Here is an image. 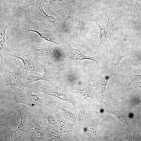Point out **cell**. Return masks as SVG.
<instances>
[{
	"instance_id": "1",
	"label": "cell",
	"mask_w": 141,
	"mask_h": 141,
	"mask_svg": "<svg viewBox=\"0 0 141 141\" xmlns=\"http://www.w3.org/2000/svg\"><path fill=\"white\" fill-rule=\"evenodd\" d=\"M68 47L67 53L62 55L61 59L67 66H80L82 60L89 59L94 61L97 64V68L99 69L102 68L107 62V58L103 53H100L93 56H87L82 54L80 49L73 48L70 44H68Z\"/></svg>"
},
{
	"instance_id": "2",
	"label": "cell",
	"mask_w": 141,
	"mask_h": 141,
	"mask_svg": "<svg viewBox=\"0 0 141 141\" xmlns=\"http://www.w3.org/2000/svg\"><path fill=\"white\" fill-rule=\"evenodd\" d=\"M20 67H16L7 60L3 69L4 73L0 74V88L13 86L25 90L22 80V77L25 72Z\"/></svg>"
},
{
	"instance_id": "3",
	"label": "cell",
	"mask_w": 141,
	"mask_h": 141,
	"mask_svg": "<svg viewBox=\"0 0 141 141\" xmlns=\"http://www.w3.org/2000/svg\"><path fill=\"white\" fill-rule=\"evenodd\" d=\"M47 42L39 44L32 48L31 53L39 56L43 63L51 66L54 63L61 60L63 55L55 44Z\"/></svg>"
},
{
	"instance_id": "4",
	"label": "cell",
	"mask_w": 141,
	"mask_h": 141,
	"mask_svg": "<svg viewBox=\"0 0 141 141\" xmlns=\"http://www.w3.org/2000/svg\"><path fill=\"white\" fill-rule=\"evenodd\" d=\"M33 90L20 96L6 97L7 99L13 101L14 103H22L28 105L34 110L35 113L39 116L42 113V109L47 104V96L43 98L39 97L38 95L33 93Z\"/></svg>"
},
{
	"instance_id": "5",
	"label": "cell",
	"mask_w": 141,
	"mask_h": 141,
	"mask_svg": "<svg viewBox=\"0 0 141 141\" xmlns=\"http://www.w3.org/2000/svg\"><path fill=\"white\" fill-rule=\"evenodd\" d=\"M28 131L27 141H46L39 116L29 111L27 122Z\"/></svg>"
},
{
	"instance_id": "6",
	"label": "cell",
	"mask_w": 141,
	"mask_h": 141,
	"mask_svg": "<svg viewBox=\"0 0 141 141\" xmlns=\"http://www.w3.org/2000/svg\"><path fill=\"white\" fill-rule=\"evenodd\" d=\"M21 120L17 128L9 131L7 133L8 141H27L28 131L27 122L29 111L27 107L19 109L18 111Z\"/></svg>"
},
{
	"instance_id": "7",
	"label": "cell",
	"mask_w": 141,
	"mask_h": 141,
	"mask_svg": "<svg viewBox=\"0 0 141 141\" xmlns=\"http://www.w3.org/2000/svg\"><path fill=\"white\" fill-rule=\"evenodd\" d=\"M39 65L43 68L44 74L42 76L39 77L34 75L32 71L26 70L22 77V80L25 88L29 84L41 80L46 81L51 84L54 83L55 72L51 67V66L39 62Z\"/></svg>"
},
{
	"instance_id": "8",
	"label": "cell",
	"mask_w": 141,
	"mask_h": 141,
	"mask_svg": "<svg viewBox=\"0 0 141 141\" xmlns=\"http://www.w3.org/2000/svg\"><path fill=\"white\" fill-rule=\"evenodd\" d=\"M23 26L26 32H34L38 34L42 39L53 43L57 45L60 44L59 35L55 32L44 29L42 26L38 25L30 20L25 22Z\"/></svg>"
},
{
	"instance_id": "9",
	"label": "cell",
	"mask_w": 141,
	"mask_h": 141,
	"mask_svg": "<svg viewBox=\"0 0 141 141\" xmlns=\"http://www.w3.org/2000/svg\"><path fill=\"white\" fill-rule=\"evenodd\" d=\"M106 16L108 19L107 24L105 25L102 26L98 23H94L97 25L100 29V43L97 44H92L100 50L103 48L108 44L113 42L114 40V31L113 25L111 19L106 13Z\"/></svg>"
},
{
	"instance_id": "10",
	"label": "cell",
	"mask_w": 141,
	"mask_h": 141,
	"mask_svg": "<svg viewBox=\"0 0 141 141\" xmlns=\"http://www.w3.org/2000/svg\"><path fill=\"white\" fill-rule=\"evenodd\" d=\"M125 55L120 57L117 62H115L113 59L111 67L108 69L104 75L101 77L94 80L93 81L95 83L96 88L100 97L104 99V94L107 84L110 79L115 73L117 66L120 62L125 57Z\"/></svg>"
},
{
	"instance_id": "11",
	"label": "cell",
	"mask_w": 141,
	"mask_h": 141,
	"mask_svg": "<svg viewBox=\"0 0 141 141\" xmlns=\"http://www.w3.org/2000/svg\"><path fill=\"white\" fill-rule=\"evenodd\" d=\"M51 85H45L40 81L35 85L34 91L36 92H43L46 95H50L58 101L64 99V97L69 96V93L65 89L57 86L54 83Z\"/></svg>"
},
{
	"instance_id": "12",
	"label": "cell",
	"mask_w": 141,
	"mask_h": 141,
	"mask_svg": "<svg viewBox=\"0 0 141 141\" xmlns=\"http://www.w3.org/2000/svg\"><path fill=\"white\" fill-rule=\"evenodd\" d=\"M8 54L10 56L17 58L22 61L23 65L20 66L22 69L42 74V67L37 60V56L34 54L31 53L25 55H21L9 50Z\"/></svg>"
},
{
	"instance_id": "13",
	"label": "cell",
	"mask_w": 141,
	"mask_h": 141,
	"mask_svg": "<svg viewBox=\"0 0 141 141\" xmlns=\"http://www.w3.org/2000/svg\"><path fill=\"white\" fill-rule=\"evenodd\" d=\"M34 7L35 13L31 19L40 22L48 29L56 32L58 30L57 18L47 14L41 4Z\"/></svg>"
},
{
	"instance_id": "14",
	"label": "cell",
	"mask_w": 141,
	"mask_h": 141,
	"mask_svg": "<svg viewBox=\"0 0 141 141\" xmlns=\"http://www.w3.org/2000/svg\"><path fill=\"white\" fill-rule=\"evenodd\" d=\"M10 23L8 22L6 24H1L0 25V55L1 58L0 67V74L2 73L4 64L7 60L5 56L8 54L9 51L6 46L5 38L7 35L6 31Z\"/></svg>"
},
{
	"instance_id": "15",
	"label": "cell",
	"mask_w": 141,
	"mask_h": 141,
	"mask_svg": "<svg viewBox=\"0 0 141 141\" xmlns=\"http://www.w3.org/2000/svg\"><path fill=\"white\" fill-rule=\"evenodd\" d=\"M131 28L137 31L141 28V4L137 3L131 5L130 9Z\"/></svg>"
},
{
	"instance_id": "16",
	"label": "cell",
	"mask_w": 141,
	"mask_h": 141,
	"mask_svg": "<svg viewBox=\"0 0 141 141\" xmlns=\"http://www.w3.org/2000/svg\"><path fill=\"white\" fill-rule=\"evenodd\" d=\"M105 105L107 113L114 114L125 125L128 132L130 137L132 138L131 134V128L130 122L126 117L120 111L116 109L113 104H106Z\"/></svg>"
},
{
	"instance_id": "17",
	"label": "cell",
	"mask_w": 141,
	"mask_h": 141,
	"mask_svg": "<svg viewBox=\"0 0 141 141\" xmlns=\"http://www.w3.org/2000/svg\"><path fill=\"white\" fill-rule=\"evenodd\" d=\"M61 10L57 18L58 21L57 26H59L61 29L67 32L68 30L66 25V22L69 18L71 13L74 11L70 6H62Z\"/></svg>"
},
{
	"instance_id": "18",
	"label": "cell",
	"mask_w": 141,
	"mask_h": 141,
	"mask_svg": "<svg viewBox=\"0 0 141 141\" xmlns=\"http://www.w3.org/2000/svg\"><path fill=\"white\" fill-rule=\"evenodd\" d=\"M44 1V0H26L24 4L18 8L10 21H13L18 15L29 7L32 5L39 6Z\"/></svg>"
},
{
	"instance_id": "19",
	"label": "cell",
	"mask_w": 141,
	"mask_h": 141,
	"mask_svg": "<svg viewBox=\"0 0 141 141\" xmlns=\"http://www.w3.org/2000/svg\"><path fill=\"white\" fill-rule=\"evenodd\" d=\"M75 24L79 33L81 35L84 34L86 29L85 21L78 17L75 20Z\"/></svg>"
},
{
	"instance_id": "20",
	"label": "cell",
	"mask_w": 141,
	"mask_h": 141,
	"mask_svg": "<svg viewBox=\"0 0 141 141\" xmlns=\"http://www.w3.org/2000/svg\"><path fill=\"white\" fill-rule=\"evenodd\" d=\"M59 1L61 2L62 4V6L66 5L67 3L71 2V0H49L48 3V5L50 7L51 4L54 1Z\"/></svg>"
},
{
	"instance_id": "21",
	"label": "cell",
	"mask_w": 141,
	"mask_h": 141,
	"mask_svg": "<svg viewBox=\"0 0 141 141\" xmlns=\"http://www.w3.org/2000/svg\"><path fill=\"white\" fill-rule=\"evenodd\" d=\"M131 75L135 80L141 81V75L131 74Z\"/></svg>"
},
{
	"instance_id": "22",
	"label": "cell",
	"mask_w": 141,
	"mask_h": 141,
	"mask_svg": "<svg viewBox=\"0 0 141 141\" xmlns=\"http://www.w3.org/2000/svg\"><path fill=\"white\" fill-rule=\"evenodd\" d=\"M134 87H135L141 88V81H139L136 82L133 84Z\"/></svg>"
},
{
	"instance_id": "23",
	"label": "cell",
	"mask_w": 141,
	"mask_h": 141,
	"mask_svg": "<svg viewBox=\"0 0 141 141\" xmlns=\"http://www.w3.org/2000/svg\"><path fill=\"white\" fill-rule=\"evenodd\" d=\"M136 3H138L141 4V0H134Z\"/></svg>"
}]
</instances>
